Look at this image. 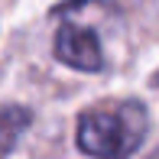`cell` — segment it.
Listing matches in <instances>:
<instances>
[{
  "label": "cell",
  "mask_w": 159,
  "mask_h": 159,
  "mask_svg": "<svg viewBox=\"0 0 159 159\" xmlns=\"http://www.w3.org/2000/svg\"><path fill=\"white\" fill-rule=\"evenodd\" d=\"M146 130L149 117L140 101L101 104L78 117V149L101 159H120L140 149Z\"/></svg>",
  "instance_id": "1"
},
{
  "label": "cell",
  "mask_w": 159,
  "mask_h": 159,
  "mask_svg": "<svg viewBox=\"0 0 159 159\" xmlns=\"http://www.w3.org/2000/svg\"><path fill=\"white\" fill-rule=\"evenodd\" d=\"M55 59L78 71H101L104 68V49L94 30L78 23H62L55 36Z\"/></svg>",
  "instance_id": "2"
},
{
  "label": "cell",
  "mask_w": 159,
  "mask_h": 159,
  "mask_svg": "<svg viewBox=\"0 0 159 159\" xmlns=\"http://www.w3.org/2000/svg\"><path fill=\"white\" fill-rule=\"evenodd\" d=\"M33 124V111L30 107H20V104H10V107H0V156L13 153L23 136V130Z\"/></svg>",
  "instance_id": "3"
}]
</instances>
